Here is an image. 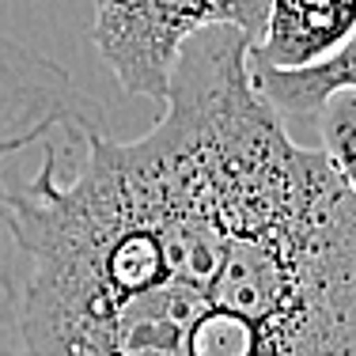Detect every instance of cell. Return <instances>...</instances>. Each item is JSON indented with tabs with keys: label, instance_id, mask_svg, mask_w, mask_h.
<instances>
[{
	"label": "cell",
	"instance_id": "obj_3",
	"mask_svg": "<svg viewBox=\"0 0 356 356\" xmlns=\"http://www.w3.org/2000/svg\"><path fill=\"white\" fill-rule=\"evenodd\" d=\"M91 46L125 95L163 103L182 46L205 27L258 42L269 0H91Z\"/></svg>",
	"mask_w": 356,
	"mask_h": 356
},
{
	"label": "cell",
	"instance_id": "obj_2",
	"mask_svg": "<svg viewBox=\"0 0 356 356\" xmlns=\"http://www.w3.org/2000/svg\"><path fill=\"white\" fill-rule=\"evenodd\" d=\"M76 110L83 106L65 65L0 35V356H31L23 341L27 258L8 205L12 182L19 178L15 159L57 133Z\"/></svg>",
	"mask_w": 356,
	"mask_h": 356
},
{
	"label": "cell",
	"instance_id": "obj_5",
	"mask_svg": "<svg viewBox=\"0 0 356 356\" xmlns=\"http://www.w3.org/2000/svg\"><path fill=\"white\" fill-rule=\"evenodd\" d=\"M250 80L281 118H311L334 91L356 88V35L330 61L311 69H261L250 65Z\"/></svg>",
	"mask_w": 356,
	"mask_h": 356
},
{
	"label": "cell",
	"instance_id": "obj_1",
	"mask_svg": "<svg viewBox=\"0 0 356 356\" xmlns=\"http://www.w3.org/2000/svg\"><path fill=\"white\" fill-rule=\"evenodd\" d=\"M159 122L76 110L12 182L31 356H356V205L250 80V38L182 46Z\"/></svg>",
	"mask_w": 356,
	"mask_h": 356
},
{
	"label": "cell",
	"instance_id": "obj_4",
	"mask_svg": "<svg viewBox=\"0 0 356 356\" xmlns=\"http://www.w3.org/2000/svg\"><path fill=\"white\" fill-rule=\"evenodd\" d=\"M356 35V0H269L266 27L250 42V65L311 69L341 54Z\"/></svg>",
	"mask_w": 356,
	"mask_h": 356
},
{
	"label": "cell",
	"instance_id": "obj_6",
	"mask_svg": "<svg viewBox=\"0 0 356 356\" xmlns=\"http://www.w3.org/2000/svg\"><path fill=\"white\" fill-rule=\"evenodd\" d=\"M318 129V148L334 175L345 182L356 205V88H341L311 114Z\"/></svg>",
	"mask_w": 356,
	"mask_h": 356
}]
</instances>
